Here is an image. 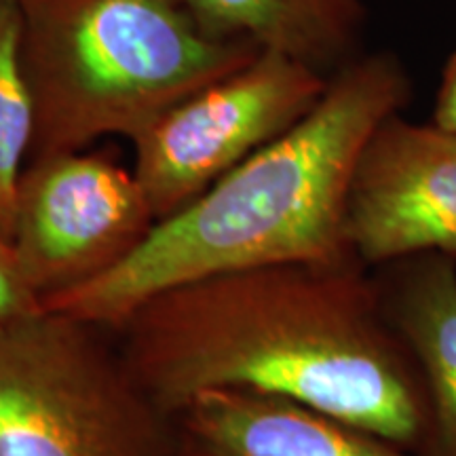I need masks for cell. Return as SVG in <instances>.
<instances>
[{
    "instance_id": "6da1fadb",
    "label": "cell",
    "mask_w": 456,
    "mask_h": 456,
    "mask_svg": "<svg viewBox=\"0 0 456 456\" xmlns=\"http://www.w3.org/2000/svg\"><path fill=\"white\" fill-rule=\"evenodd\" d=\"M117 332L134 379L169 416L201 393L248 391L429 452L419 368L357 258L195 279L148 298Z\"/></svg>"
},
{
    "instance_id": "7a4b0ae2",
    "label": "cell",
    "mask_w": 456,
    "mask_h": 456,
    "mask_svg": "<svg viewBox=\"0 0 456 456\" xmlns=\"http://www.w3.org/2000/svg\"><path fill=\"white\" fill-rule=\"evenodd\" d=\"M410 100L412 78L402 57L359 53L330 74L323 95L294 127L157 222L117 269L43 309L118 330L148 298L195 279L355 258L346 201L359 155L376 127Z\"/></svg>"
},
{
    "instance_id": "3957f363",
    "label": "cell",
    "mask_w": 456,
    "mask_h": 456,
    "mask_svg": "<svg viewBox=\"0 0 456 456\" xmlns=\"http://www.w3.org/2000/svg\"><path fill=\"white\" fill-rule=\"evenodd\" d=\"M30 157L134 142L188 95L260 53L209 32L184 0H26Z\"/></svg>"
},
{
    "instance_id": "277c9868",
    "label": "cell",
    "mask_w": 456,
    "mask_h": 456,
    "mask_svg": "<svg viewBox=\"0 0 456 456\" xmlns=\"http://www.w3.org/2000/svg\"><path fill=\"white\" fill-rule=\"evenodd\" d=\"M100 332L49 309L0 326V456H175L171 416Z\"/></svg>"
},
{
    "instance_id": "5b68a950",
    "label": "cell",
    "mask_w": 456,
    "mask_h": 456,
    "mask_svg": "<svg viewBox=\"0 0 456 456\" xmlns=\"http://www.w3.org/2000/svg\"><path fill=\"white\" fill-rule=\"evenodd\" d=\"M328 74L277 51L205 85L163 112L131 144L152 216L184 209L222 175L285 134L317 104Z\"/></svg>"
},
{
    "instance_id": "8992f818",
    "label": "cell",
    "mask_w": 456,
    "mask_h": 456,
    "mask_svg": "<svg viewBox=\"0 0 456 456\" xmlns=\"http://www.w3.org/2000/svg\"><path fill=\"white\" fill-rule=\"evenodd\" d=\"M155 224L134 169L95 152H49L21 171L9 245L45 306L117 269Z\"/></svg>"
},
{
    "instance_id": "52a82bcc",
    "label": "cell",
    "mask_w": 456,
    "mask_h": 456,
    "mask_svg": "<svg viewBox=\"0 0 456 456\" xmlns=\"http://www.w3.org/2000/svg\"><path fill=\"white\" fill-rule=\"evenodd\" d=\"M346 239L370 266L423 254L456 260V134L391 114L359 155Z\"/></svg>"
},
{
    "instance_id": "ba28073f",
    "label": "cell",
    "mask_w": 456,
    "mask_h": 456,
    "mask_svg": "<svg viewBox=\"0 0 456 456\" xmlns=\"http://www.w3.org/2000/svg\"><path fill=\"white\" fill-rule=\"evenodd\" d=\"M175 456H419L292 399L201 393L171 416Z\"/></svg>"
},
{
    "instance_id": "9c48e42d",
    "label": "cell",
    "mask_w": 456,
    "mask_h": 456,
    "mask_svg": "<svg viewBox=\"0 0 456 456\" xmlns=\"http://www.w3.org/2000/svg\"><path fill=\"white\" fill-rule=\"evenodd\" d=\"M380 269L383 309L408 346L429 402L427 456H456V260L423 254Z\"/></svg>"
},
{
    "instance_id": "30bf717a",
    "label": "cell",
    "mask_w": 456,
    "mask_h": 456,
    "mask_svg": "<svg viewBox=\"0 0 456 456\" xmlns=\"http://www.w3.org/2000/svg\"><path fill=\"white\" fill-rule=\"evenodd\" d=\"M209 32L252 41L323 74L362 53V0H184Z\"/></svg>"
},
{
    "instance_id": "8fae6325",
    "label": "cell",
    "mask_w": 456,
    "mask_h": 456,
    "mask_svg": "<svg viewBox=\"0 0 456 456\" xmlns=\"http://www.w3.org/2000/svg\"><path fill=\"white\" fill-rule=\"evenodd\" d=\"M21 43L24 9L20 0H0V232L7 241L17 182L34 140V104Z\"/></svg>"
},
{
    "instance_id": "7c38bea8",
    "label": "cell",
    "mask_w": 456,
    "mask_h": 456,
    "mask_svg": "<svg viewBox=\"0 0 456 456\" xmlns=\"http://www.w3.org/2000/svg\"><path fill=\"white\" fill-rule=\"evenodd\" d=\"M43 305L26 283L7 239L0 235V326L32 315Z\"/></svg>"
},
{
    "instance_id": "4fadbf2b",
    "label": "cell",
    "mask_w": 456,
    "mask_h": 456,
    "mask_svg": "<svg viewBox=\"0 0 456 456\" xmlns=\"http://www.w3.org/2000/svg\"><path fill=\"white\" fill-rule=\"evenodd\" d=\"M431 123L456 134V47L450 53L446 64H444L440 83H437Z\"/></svg>"
},
{
    "instance_id": "5bb4252c",
    "label": "cell",
    "mask_w": 456,
    "mask_h": 456,
    "mask_svg": "<svg viewBox=\"0 0 456 456\" xmlns=\"http://www.w3.org/2000/svg\"><path fill=\"white\" fill-rule=\"evenodd\" d=\"M20 3H26V0H20Z\"/></svg>"
},
{
    "instance_id": "9a60e30c",
    "label": "cell",
    "mask_w": 456,
    "mask_h": 456,
    "mask_svg": "<svg viewBox=\"0 0 456 456\" xmlns=\"http://www.w3.org/2000/svg\"><path fill=\"white\" fill-rule=\"evenodd\" d=\"M0 235H3V232H0Z\"/></svg>"
}]
</instances>
